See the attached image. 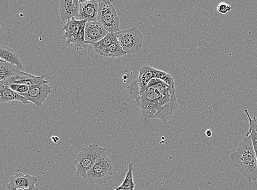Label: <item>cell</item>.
Wrapping results in <instances>:
<instances>
[{"label": "cell", "instance_id": "cell-15", "mask_svg": "<svg viewBox=\"0 0 257 190\" xmlns=\"http://www.w3.org/2000/svg\"><path fill=\"white\" fill-rule=\"evenodd\" d=\"M20 68L7 62L0 60V81H6L21 72Z\"/></svg>", "mask_w": 257, "mask_h": 190}, {"label": "cell", "instance_id": "cell-28", "mask_svg": "<svg viewBox=\"0 0 257 190\" xmlns=\"http://www.w3.org/2000/svg\"><path fill=\"white\" fill-rule=\"evenodd\" d=\"M252 122L257 133V117L254 116V119H252Z\"/></svg>", "mask_w": 257, "mask_h": 190}, {"label": "cell", "instance_id": "cell-17", "mask_svg": "<svg viewBox=\"0 0 257 190\" xmlns=\"http://www.w3.org/2000/svg\"><path fill=\"white\" fill-rule=\"evenodd\" d=\"M0 58L1 60L7 62L23 69V63L17 53L9 48L1 47L0 48Z\"/></svg>", "mask_w": 257, "mask_h": 190}, {"label": "cell", "instance_id": "cell-30", "mask_svg": "<svg viewBox=\"0 0 257 190\" xmlns=\"http://www.w3.org/2000/svg\"></svg>", "mask_w": 257, "mask_h": 190}, {"label": "cell", "instance_id": "cell-20", "mask_svg": "<svg viewBox=\"0 0 257 190\" xmlns=\"http://www.w3.org/2000/svg\"><path fill=\"white\" fill-rule=\"evenodd\" d=\"M117 41L118 38L117 36H116V33H109L102 40L95 43L93 46L96 53H98V54L100 55L101 52H102L106 47H108L111 44Z\"/></svg>", "mask_w": 257, "mask_h": 190}, {"label": "cell", "instance_id": "cell-3", "mask_svg": "<svg viewBox=\"0 0 257 190\" xmlns=\"http://www.w3.org/2000/svg\"><path fill=\"white\" fill-rule=\"evenodd\" d=\"M106 149L96 144H91L82 149L75 160L76 174L86 179V174L100 158L106 155Z\"/></svg>", "mask_w": 257, "mask_h": 190}, {"label": "cell", "instance_id": "cell-1", "mask_svg": "<svg viewBox=\"0 0 257 190\" xmlns=\"http://www.w3.org/2000/svg\"><path fill=\"white\" fill-rule=\"evenodd\" d=\"M136 102L145 117L166 122L172 119L177 110L175 87L160 81L157 85L148 87Z\"/></svg>", "mask_w": 257, "mask_h": 190}, {"label": "cell", "instance_id": "cell-4", "mask_svg": "<svg viewBox=\"0 0 257 190\" xmlns=\"http://www.w3.org/2000/svg\"><path fill=\"white\" fill-rule=\"evenodd\" d=\"M114 174L112 163L107 155L100 158L86 174V180L94 184H104L109 181Z\"/></svg>", "mask_w": 257, "mask_h": 190}, {"label": "cell", "instance_id": "cell-24", "mask_svg": "<svg viewBox=\"0 0 257 190\" xmlns=\"http://www.w3.org/2000/svg\"><path fill=\"white\" fill-rule=\"evenodd\" d=\"M0 88H8L21 95L27 94L30 90V88L26 85L18 84H4L1 82H0Z\"/></svg>", "mask_w": 257, "mask_h": 190}, {"label": "cell", "instance_id": "cell-12", "mask_svg": "<svg viewBox=\"0 0 257 190\" xmlns=\"http://www.w3.org/2000/svg\"><path fill=\"white\" fill-rule=\"evenodd\" d=\"M81 0H62L60 1V16L66 23L71 18L78 17Z\"/></svg>", "mask_w": 257, "mask_h": 190}, {"label": "cell", "instance_id": "cell-5", "mask_svg": "<svg viewBox=\"0 0 257 190\" xmlns=\"http://www.w3.org/2000/svg\"><path fill=\"white\" fill-rule=\"evenodd\" d=\"M97 22L109 33H116L120 30V19L112 3L108 0L98 1Z\"/></svg>", "mask_w": 257, "mask_h": 190}, {"label": "cell", "instance_id": "cell-8", "mask_svg": "<svg viewBox=\"0 0 257 190\" xmlns=\"http://www.w3.org/2000/svg\"><path fill=\"white\" fill-rule=\"evenodd\" d=\"M52 92L51 87L48 84H42L30 88L26 94L22 95L35 105L36 110L39 109Z\"/></svg>", "mask_w": 257, "mask_h": 190}, {"label": "cell", "instance_id": "cell-19", "mask_svg": "<svg viewBox=\"0 0 257 190\" xmlns=\"http://www.w3.org/2000/svg\"><path fill=\"white\" fill-rule=\"evenodd\" d=\"M133 163H130L128 165V169L126 173V177L120 186L114 190H134L135 185L133 180Z\"/></svg>", "mask_w": 257, "mask_h": 190}, {"label": "cell", "instance_id": "cell-25", "mask_svg": "<svg viewBox=\"0 0 257 190\" xmlns=\"http://www.w3.org/2000/svg\"><path fill=\"white\" fill-rule=\"evenodd\" d=\"M231 8L230 4L225 2H221L218 4L217 9V11L221 14H225L227 12L231 11Z\"/></svg>", "mask_w": 257, "mask_h": 190}, {"label": "cell", "instance_id": "cell-23", "mask_svg": "<svg viewBox=\"0 0 257 190\" xmlns=\"http://www.w3.org/2000/svg\"><path fill=\"white\" fill-rule=\"evenodd\" d=\"M245 112L247 117H248L250 126L249 130L246 135H249L251 138L257 159V133L253 124H252V119L249 115L248 110L246 109Z\"/></svg>", "mask_w": 257, "mask_h": 190}, {"label": "cell", "instance_id": "cell-18", "mask_svg": "<svg viewBox=\"0 0 257 190\" xmlns=\"http://www.w3.org/2000/svg\"><path fill=\"white\" fill-rule=\"evenodd\" d=\"M127 55L121 47L118 40L106 47L101 52L100 56L103 57L118 58Z\"/></svg>", "mask_w": 257, "mask_h": 190}, {"label": "cell", "instance_id": "cell-21", "mask_svg": "<svg viewBox=\"0 0 257 190\" xmlns=\"http://www.w3.org/2000/svg\"><path fill=\"white\" fill-rule=\"evenodd\" d=\"M71 45H74L77 50H87L89 48V44L85 39V28L82 29L79 35L71 42L70 46Z\"/></svg>", "mask_w": 257, "mask_h": 190}, {"label": "cell", "instance_id": "cell-10", "mask_svg": "<svg viewBox=\"0 0 257 190\" xmlns=\"http://www.w3.org/2000/svg\"><path fill=\"white\" fill-rule=\"evenodd\" d=\"M0 82L4 84H22L29 88L35 87L42 84H48V82L45 80V75L33 76L23 71H21L18 75L11 78V79Z\"/></svg>", "mask_w": 257, "mask_h": 190}, {"label": "cell", "instance_id": "cell-7", "mask_svg": "<svg viewBox=\"0 0 257 190\" xmlns=\"http://www.w3.org/2000/svg\"><path fill=\"white\" fill-rule=\"evenodd\" d=\"M154 77V67L144 65L140 68L138 77L128 87L130 96L137 100L147 90L150 81Z\"/></svg>", "mask_w": 257, "mask_h": 190}, {"label": "cell", "instance_id": "cell-26", "mask_svg": "<svg viewBox=\"0 0 257 190\" xmlns=\"http://www.w3.org/2000/svg\"><path fill=\"white\" fill-rule=\"evenodd\" d=\"M7 188L8 190H38V189L35 187V185H33V186L28 189H18L11 186L10 185L8 184Z\"/></svg>", "mask_w": 257, "mask_h": 190}, {"label": "cell", "instance_id": "cell-16", "mask_svg": "<svg viewBox=\"0 0 257 190\" xmlns=\"http://www.w3.org/2000/svg\"><path fill=\"white\" fill-rule=\"evenodd\" d=\"M12 101H19L24 104H28L29 101L25 97L17 94L8 88H0V103H7Z\"/></svg>", "mask_w": 257, "mask_h": 190}, {"label": "cell", "instance_id": "cell-9", "mask_svg": "<svg viewBox=\"0 0 257 190\" xmlns=\"http://www.w3.org/2000/svg\"><path fill=\"white\" fill-rule=\"evenodd\" d=\"M109 32L98 22L86 23L85 28V39L89 45H95L98 42Z\"/></svg>", "mask_w": 257, "mask_h": 190}, {"label": "cell", "instance_id": "cell-2", "mask_svg": "<svg viewBox=\"0 0 257 190\" xmlns=\"http://www.w3.org/2000/svg\"><path fill=\"white\" fill-rule=\"evenodd\" d=\"M231 164L243 174L251 183L257 179V159L253 144L246 135L230 155Z\"/></svg>", "mask_w": 257, "mask_h": 190}, {"label": "cell", "instance_id": "cell-11", "mask_svg": "<svg viewBox=\"0 0 257 190\" xmlns=\"http://www.w3.org/2000/svg\"><path fill=\"white\" fill-rule=\"evenodd\" d=\"M98 9L99 3L96 0L82 1L78 17L79 20L86 23L97 21Z\"/></svg>", "mask_w": 257, "mask_h": 190}, {"label": "cell", "instance_id": "cell-6", "mask_svg": "<svg viewBox=\"0 0 257 190\" xmlns=\"http://www.w3.org/2000/svg\"><path fill=\"white\" fill-rule=\"evenodd\" d=\"M116 34L121 47L127 54L137 53L141 49L143 36L137 28L120 31Z\"/></svg>", "mask_w": 257, "mask_h": 190}, {"label": "cell", "instance_id": "cell-22", "mask_svg": "<svg viewBox=\"0 0 257 190\" xmlns=\"http://www.w3.org/2000/svg\"><path fill=\"white\" fill-rule=\"evenodd\" d=\"M154 73L155 78H157V79H159V80L165 83V84L169 85V86L175 87L174 86V80L173 77L171 75L168 74V73L161 70L154 69Z\"/></svg>", "mask_w": 257, "mask_h": 190}, {"label": "cell", "instance_id": "cell-13", "mask_svg": "<svg viewBox=\"0 0 257 190\" xmlns=\"http://www.w3.org/2000/svg\"><path fill=\"white\" fill-rule=\"evenodd\" d=\"M86 22L84 21L76 20L75 18H71L63 26L62 30L65 32L62 38L66 40V45H71L74 39L85 28Z\"/></svg>", "mask_w": 257, "mask_h": 190}, {"label": "cell", "instance_id": "cell-27", "mask_svg": "<svg viewBox=\"0 0 257 190\" xmlns=\"http://www.w3.org/2000/svg\"><path fill=\"white\" fill-rule=\"evenodd\" d=\"M51 139L53 143L55 144H58L60 142V139L58 136H52L51 137Z\"/></svg>", "mask_w": 257, "mask_h": 190}, {"label": "cell", "instance_id": "cell-14", "mask_svg": "<svg viewBox=\"0 0 257 190\" xmlns=\"http://www.w3.org/2000/svg\"><path fill=\"white\" fill-rule=\"evenodd\" d=\"M37 181V177L31 174L16 173L9 178L8 184L18 189H28L35 185Z\"/></svg>", "mask_w": 257, "mask_h": 190}, {"label": "cell", "instance_id": "cell-29", "mask_svg": "<svg viewBox=\"0 0 257 190\" xmlns=\"http://www.w3.org/2000/svg\"><path fill=\"white\" fill-rule=\"evenodd\" d=\"M206 135L207 137H211L212 135V131L211 129H208L206 131Z\"/></svg>", "mask_w": 257, "mask_h": 190}]
</instances>
